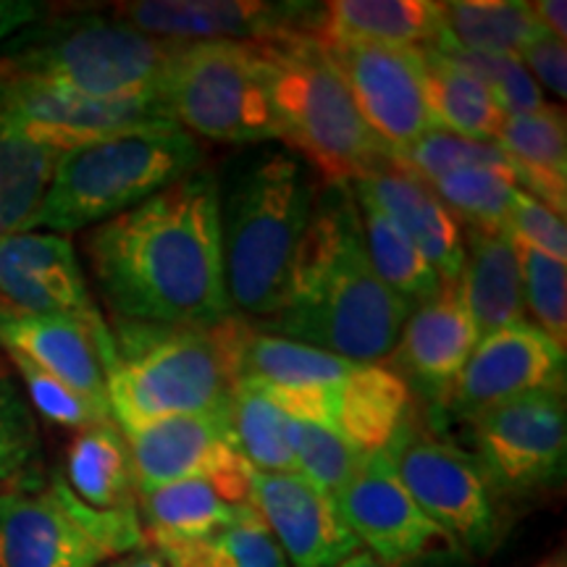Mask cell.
Segmentation results:
<instances>
[{"label":"cell","mask_w":567,"mask_h":567,"mask_svg":"<svg viewBox=\"0 0 567 567\" xmlns=\"http://www.w3.org/2000/svg\"><path fill=\"white\" fill-rule=\"evenodd\" d=\"M221 187L197 166L87 237L97 287L124 321L210 329L234 316L224 276Z\"/></svg>","instance_id":"cell-1"},{"label":"cell","mask_w":567,"mask_h":567,"mask_svg":"<svg viewBox=\"0 0 567 567\" xmlns=\"http://www.w3.org/2000/svg\"><path fill=\"white\" fill-rule=\"evenodd\" d=\"M408 316L373 271L358 205L344 187H331L316 200L287 297L260 321L264 331L373 365L394 352Z\"/></svg>","instance_id":"cell-2"},{"label":"cell","mask_w":567,"mask_h":567,"mask_svg":"<svg viewBox=\"0 0 567 567\" xmlns=\"http://www.w3.org/2000/svg\"><path fill=\"white\" fill-rule=\"evenodd\" d=\"M250 329L237 316L210 329L118 318L111 329L116 352L109 371L113 421L126 434L163 417L203 415L229 405Z\"/></svg>","instance_id":"cell-3"},{"label":"cell","mask_w":567,"mask_h":567,"mask_svg":"<svg viewBox=\"0 0 567 567\" xmlns=\"http://www.w3.org/2000/svg\"><path fill=\"white\" fill-rule=\"evenodd\" d=\"M316 200L310 172L287 153L258 155L229 182L218 213L231 310L258 321L279 313Z\"/></svg>","instance_id":"cell-4"},{"label":"cell","mask_w":567,"mask_h":567,"mask_svg":"<svg viewBox=\"0 0 567 567\" xmlns=\"http://www.w3.org/2000/svg\"><path fill=\"white\" fill-rule=\"evenodd\" d=\"M264 63L279 140L331 187L360 182L389 163L326 45L310 32L255 42Z\"/></svg>","instance_id":"cell-5"},{"label":"cell","mask_w":567,"mask_h":567,"mask_svg":"<svg viewBox=\"0 0 567 567\" xmlns=\"http://www.w3.org/2000/svg\"><path fill=\"white\" fill-rule=\"evenodd\" d=\"M203 163V147L179 126L126 130L61 153L30 231L69 234L132 210Z\"/></svg>","instance_id":"cell-6"},{"label":"cell","mask_w":567,"mask_h":567,"mask_svg":"<svg viewBox=\"0 0 567 567\" xmlns=\"http://www.w3.org/2000/svg\"><path fill=\"white\" fill-rule=\"evenodd\" d=\"M182 42L155 40L116 17H71L21 38L0 76H21L101 101L161 95Z\"/></svg>","instance_id":"cell-7"},{"label":"cell","mask_w":567,"mask_h":567,"mask_svg":"<svg viewBox=\"0 0 567 567\" xmlns=\"http://www.w3.org/2000/svg\"><path fill=\"white\" fill-rule=\"evenodd\" d=\"M161 97L168 118L189 137L221 145L279 140L255 42H182Z\"/></svg>","instance_id":"cell-8"},{"label":"cell","mask_w":567,"mask_h":567,"mask_svg":"<svg viewBox=\"0 0 567 567\" xmlns=\"http://www.w3.org/2000/svg\"><path fill=\"white\" fill-rule=\"evenodd\" d=\"M145 542L137 509H92L63 478L0 492V567H97Z\"/></svg>","instance_id":"cell-9"},{"label":"cell","mask_w":567,"mask_h":567,"mask_svg":"<svg viewBox=\"0 0 567 567\" xmlns=\"http://www.w3.org/2000/svg\"><path fill=\"white\" fill-rule=\"evenodd\" d=\"M421 513L467 555H488L502 526L481 465L457 446L408 423L381 452Z\"/></svg>","instance_id":"cell-10"},{"label":"cell","mask_w":567,"mask_h":567,"mask_svg":"<svg viewBox=\"0 0 567 567\" xmlns=\"http://www.w3.org/2000/svg\"><path fill=\"white\" fill-rule=\"evenodd\" d=\"M124 436L137 492L200 478L231 505H250L252 467L234 444L229 405L203 415L163 417Z\"/></svg>","instance_id":"cell-11"},{"label":"cell","mask_w":567,"mask_h":567,"mask_svg":"<svg viewBox=\"0 0 567 567\" xmlns=\"http://www.w3.org/2000/svg\"><path fill=\"white\" fill-rule=\"evenodd\" d=\"M565 392H536L488 410L473 423L488 486L526 494L555 486L565 473Z\"/></svg>","instance_id":"cell-12"},{"label":"cell","mask_w":567,"mask_h":567,"mask_svg":"<svg viewBox=\"0 0 567 567\" xmlns=\"http://www.w3.org/2000/svg\"><path fill=\"white\" fill-rule=\"evenodd\" d=\"M0 122L55 153H69L111 134L166 124L172 118L161 95L101 101L48 82L0 76Z\"/></svg>","instance_id":"cell-13"},{"label":"cell","mask_w":567,"mask_h":567,"mask_svg":"<svg viewBox=\"0 0 567 567\" xmlns=\"http://www.w3.org/2000/svg\"><path fill=\"white\" fill-rule=\"evenodd\" d=\"M354 109L386 153L402 151L436 130L425 103L423 59L417 48L331 45Z\"/></svg>","instance_id":"cell-14"},{"label":"cell","mask_w":567,"mask_h":567,"mask_svg":"<svg viewBox=\"0 0 567 567\" xmlns=\"http://www.w3.org/2000/svg\"><path fill=\"white\" fill-rule=\"evenodd\" d=\"M565 350L523 321L481 339L446 394V405L460 417L476 421L488 410L536 392H563Z\"/></svg>","instance_id":"cell-15"},{"label":"cell","mask_w":567,"mask_h":567,"mask_svg":"<svg viewBox=\"0 0 567 567\" xmlns=\"http://www.w3.org/2000/svg\"><path fill=\"white\" fill-rule=\"evenodd\" d=\"M321 3L264 0H134L113 17L155 40L172 42H264L284 34H313Z\"/></svg>","instance_id":"cell-16"},{"label":"cell","mask_w":567,"mask_h":567,"mask_svg":"<svg viewBox=\"0 0 567 567\" xmlns=\"http://www.w3.org/2000/svg\"><path fill=\"white\" fill-rule=\"evenodd\" d=\"M0 313L97 321L74 245L63 234L21 231L0 239Z\"/></svg>","instance_id":"cell-17"},{"label":"cell","mask_w":567,"mask_h":567,"mask_svg":"<svg viewBox=\"0 0 567 567\" xmlns=\"http://www.w3.org/2000/svg\"><path fill=\"white\" fill-rule=\"evenodd\" d=\"M250 505L289 567H339L360 549L337 502L302 473H255Z\"/></svg>","instance_id":"cell-18"},{"label":"cell","mask_w":567,"mask_h":567,"mask_svg":"<svg viewBox=\"0 0 567 567\" xmlns=\"http://www.w3.org/2000/svg\"><path fill=\"white\" fill-rule=\"evenodd\" d=\"M337 507L354 538L389 565L402 567L410 559L423 557L439 542H446L442 530L421 513L381 452L363 457L354 478L339 494Z\"/></svg>","instance_id":"cell-19"},{"label":"cell","mask_w":567,"mask_h":567,"mask_svg":"<svg viewBox=\"0 0 567 567\" xmlns=\"http://www.w3.org/2000/svg\"><path fill=\"white\" fill-rule=\"evenodd\" d=\"M0 350L19 354L90 400L109 405L113 365L111 326L69 316L0 313Z\"/></svg>","instance_id":"cell-20"},{"label":"cell","mask_w":567,"mask_h":567,"mask_svg":"<svg viewBox=\"0 0 567 567\" xmlns=\"http://www.w3.org/2000/svg\"><path fill=\"white\" fill-rule=\"evenodd\" d=\"M352 189L408 234L410 243L434 266L444 287L460 281L465 239L452 213L444 208L429 184L386 163L379 172L354 182Z\"/></svg>","instance_id":"cell-21"},{"label":"cell","mask_w":567,"mask_h":567,"mask_svg":"<svg viewBox=\"0 0 567 567\" xmlns=\"http://www.w3.org/2000/svg\"><path fill=\"white\" fill-rule=\"evenodd\" d=\"M476 344V326L467 316L460 287L446 284L434 300L408 316L392 354L402 379L408 375L425 392L446 396Z\"/></svg>","instance_id":"cell-22"},{"label":"cell","mask_w":567,"mask_h":567,"mask_svg":"<svg viewBox=\"0 0 567 567\" xmlns=\"http://www.w3.org/2000/svg\"><path fill=\"white\" fill-rule=\"evenodd\" d=\"M457 287L467 316L476 326L478 342L528 321L517 243L507 229L467 231L465 264Z\"/></svg>","instance_id":"cell-23"},{"label":"cell","mask_w":567,"mask_h":567,"mask_svg":"<svg viewBox=\"0 0 567 567\" xmlns=\"http://www.w3.org/2000/svg\"><path fill=\"white\" fill-rule=\"evenodd\" d=\"M442 34V11L431 0H331L321 3L313 38L331 45L429 48Z\"/></svg>","instance_id":"cell-24"},{"label":"cell","mask_w":567,"mask_h":567,"mask_svg":"<svg viewBox=\"0 0 567 567\" xmlns=\"http://www.w3.org/2000/svg\"><path fill=\"white\" fill-rule=\"evenodd\" d=\"M410 384L392 368L354 365L337 386L331 429L360 455L384 452L410 417Z\"/></svg>","instance_id":"cell-25"},{"label":"cell","mask_w":567,"mask_h":567,"mask_svg":"<svg viewBox=\"0 0 567 567\" xmlns=\"http://www.w3.org/2000/svg\"><path fill=\"white\" fill-rule=\"evenodd\" d=\"M494 142L507 155L517 187L565 218L567 140L563 111L547 105L536 113L505 116Z\"/></svg>","instance_id":"cell-26"},{"label":"cell","mask_w":567,"mask_h":567,"mask_svg":"<svg viewBox=\"0 0 567 567\" xmlns=\"http://www.w3.org/2000/svg\"><path fill=\"white\" fill-rule=\"evenodd\" d=\"M358 363L295 339L250 329L239 354V381L281 394L331 392Z\"/></svg>","instance_id":"cell-27"},{"label":"cell","mask_w":567,"mask_h":567,"mask_svg":"<svg viewBox=\"0 0 567 567\" xmlns=\"http://www.w3.org/2000/svg\"><path fill=\"white\" fill-rule=\"evenodd\" d=\"M66 486L92 509H137V481L116 421L82 429L69 446Z\"/></svg>","instance_id":"cell-28"},{"label":"cell","mask_w":567,"mask_h":567,"mask_svg":"<svg viewBox=\"0 0 567 567\" xmlns=\"http://www.w3.org/2000/svg\"><path fill=\"white\" fill-rule=\"evenodd\" d=\"M442 34L434 45H452L467 53L520 59L542 27L523 0H452L439 3Z\"/></svg>","instance_id":"cell-29"},{"label":"cell","mask_w":567,"mask_h":567,"mask_svg":"<svg viewBox=\"0 0 567 567\" xmlns=\"http://www.w3.org/2000/svg\"><path fill=\"white\" fill-rule=\"evenodd\" d=\"M140 523L145 538L161 544L197 542L237 520L245 505H231L208 481L189 478L137 492Z\"/></svg>","instance_id":"cell-30"},{"label":"cell","mask_w":567,"mask_h":567,"mask_svg":"<svg viewBox=\"0 0 567 567\" xmlns=\"http://www.w3.org/2000/svg\"><path fill=\"white\" fill-rule=\"evenodd\" d=\"M423 59L425 103L436 130L476 142H494L505 113L476 76L442 59L431 48H417Z\"/></svg>","instance_id":"cell-31"},{"label":"cell","mask_w":567,"mask_h":567,"mask_svg":"<svg viewBox=\"0 0 567 567\" xmlns=\"http://www.w3.org/2000/svg\"><path fill=\"white\" fill-rule=\"evenodd\" d=\"M354 205H358L360 226H363L368 258L379 279L400 297L410 313L423 302L434 300L444 284L434 266L423 258V252L410 243L408 234L365 197L354 195Z\"/></svg>","instance_id":"cell-32"},{"label":"cell","mask_w":567,"mask_h":567,"mask_svg":"<svg viewBox=\"0 0 567 567\" xmlns=\"http://www.w3.org/2000/svg\"><path fill=\"white\" fill-rule=\"evenodd\" d=\"M61 153L0 122V239L30 231Z\"/></svg>","instance_id":"cell-33"},{"label":"cell","mask_w":567,"mask_h":567,"mask_svg":"<svg viewBox=\"0 0 567 567\" xmlns=\"http://www.w3.org/2000/svg\"><path fill=\"white\" fill-rule=\"evenodd\" d=\"M155 549L166 567H289L252 505H245L237 520L216 534L197 542L161 544Z\"/></svg>","instance_id":"cell-34"},{"label":"cell","mask_w":567,"mask_h":567,"mask_svg":"<svg viewBox=\"0 0 567 567\" xmlns=\"http://www.w3.org/2000/svg\"><path fill=\"white\" fill-rule=\"evenodd\" d=\"M229 423L239 455L255 473H300L292 450V415L247 381L234 386Z\"/></svg>","instance_id":"cell-35"},{"label":"cell","mask_w":567,"mask_h":567,"mask_svg":"<svg viewBox=\"0 0 567 567\" xmlns=\"http://www.w3.org/2000/svg\"><path fill=\"white\" fill-rule=\"evenodd\" d=\"M431 189L452 213L457 226L467 231H502L507 229L509 208H513L517 187L513 176L492 172V168H463L442 179L431 182Z\"/></svg>","instance_id":"cell-36"},{"label":"cell","mask_w":567,"mask_h":567,"mask_svg":"<svg viewBox=\"0 0 567 567\" xmlns=\"http://www.w3.org/2000/svg\"><path fill=\"white\" fill-rule=\"evenodd\" d=\"M389 163L425 184L463 168H492L515 179L507 155L496 142H476L446 130H429L402 151L389 153ZM517 184V182H515Z\"/></svg>","instance_id":"cell-37"},{"label":"cell","mask_w":567,"mask_h":567,"mask_svg":"<svg viewBox=\"0 0 567 567\" xmlns=\"http://www.w3.org/2000/svg\"><path fill=\"white\" fill-rule=\"evenodd\" d=\"M292 450L297 471L334 502L365 457L329 425L297 421V417H292Z\"/></svg>","instance_id":"cell-38"},{"label":"cell","mask_w":567,"mask_h":567,"mask_svg":"<svg viewBox=\"0 0 567 567\" xmlns=\"http://www.w3.org/2000/svg\"><path fill=\"white\" fill-rule=\"evenodd\" d=\"M442 59L455 63L463 71L484 84L492 92V97L499 105L505 116L513 113H536L547 109L542 87H538L528 69L523 66L520 59H507V55H481L467 53L452 45H429Z\"/></svg>","instance_id":"cell-39"},{"label":"cell","mask_w":567,"mask_h":567,"mask_svg":"<svg viewBox=\"0 0 567 567\" xmlns=\"http://www.w3.org/2000/svg\"><path fill=\"white\" fill-rule=\"evenodd\" d=\"M517 243V239H515ZM517 258L523 271V305L536 318L538 329L559 350L567 344V271L565 264L534 247L517 243Z\"/></svg>","instance_id":"cell-40"},{"label":"cell","mask_w":567,"mask_h":567,"mask_svg":"<svg viewBox=\"0 0 567 567\" xmlns=\"http://www.w3.org/2000/svg\"><path fill=\"white\" fill-rule=\"evenodd\" d=\"M11 363L17 365L21 379H24L27 394H30L32 405L38 408L42 417L55 425H66V429H90V425L113 421L111 410L101 405V402L90 400L74 389L63 384L55 375L45 373L42 368L32 365L30 360L19 358V354H9Z\"/></svg>","instance_id":"cell-41"},{"label":"cell","mask_w":567,"mask_h":567,"mask_svg":"<svg viewBox=\"0 0 567 567\" xmlns=\"http://www.w3.org/2000/svg\"><path fill=\"white\" fill-rule=\"evenodd\" d=\"M40 436L32 410L13 386V381L0 371V481H11L38 460Z\"/></svg>","instance_id":"cell-42"},{"label":"cell","mask_w":567,"mask_h":567,"mask_svg":"<svg viewBox=\"0 0 567 567\" xmlns=\"http://www.w3.org/2000/svg\"><path fill=\"white\" fill-rule=\"evenodd\" d=\"M507 231L513 234L520 245L534 247V250L549 255V258L565 264L567 260V229L565 218L549 210L547 205L538 203L523 189H517L513 208H509Z\"/></svg>","instance_id":"cell-43"},{"label":"cell","mask_w":567,"mask_h":567,"mask_svg":"<svg viewBox=\"0 0 567 567\" xmlns=\"http://www.w3.org/2000/svg\"><path fill=\"white\" fill-rule=\"evenodd\" d=\"M520 61L534 80L542 82L544 87L551 92V95L559 97V101H565L567 51H565L563 40L551 38V34H547V32L538 34V38L526 48V53L520 55Z\"/></svg>","instance_id":"cell-44"},{"label":"cell","mask_w":567,"mask_h":567,"mask_svg":"<svg viewBox=\"0 0 567 567\" xmlns=\"http://www.w3.org/2000/svg\"><path fill=\"white\" fill-rule=\"evenodd\" d=\"M40 13V6L30 0H0V42L38 21Z\"/></svg>","instance_id":"cell-45"},{"label":"cell","mask_w":567,"mask_h":567,"mask_svg":"<svg viewBox=\"0 0 567 567\" xmlns=\"http://www.w3.org/2000/svg\"><path fill=\"white\" fill-rule=\"evenodd\" d=\"M530 11H534L538 27H542L544 32L565 42V38H567V3L565 0H538V3H530Z\"/></svg>","instance_id":"cell-46"},{"label":"cell","mask_w":567,"mask_h":567,"mask_svg":"<svg viewBox=\"0 0 567 567\" xmlns=\"http://www.w3.org/2000/svg\"><path fill=\"white\" fill-rule=\"evenodd\" d=\"M339 567H400V565H389V563H384V559L371 555L368 549H358L352 557H347Z\"/></svg>","instance_id":"cell-47"},{"label":"cell","mask_w":567,"mask_h":567,"mask_svg":"<svg viewBox=\"0 0 567 567\" xmlns=\"http://www.w3.org/2000/svg\"><path fill=\"white\" fill-rule=\"evenodd\" d=\"M109 567H166L163 565V559L158 555H132L126 559H118V563H113Z\"/></svg>","instance_id":"cell-48"},{"label":"cell","mask_w":567,"mask_h":567,"mask_svg":"<svg viewBox=\"0 0 567 567\" xmlns=\"http://www.w3.org/2000/svg\"><path fill=\"white\" fill-rule=\"evenodd\" d=\"M538 567H563V563H559V559H549V563H544V565H538Z\"/></svg>","instance_id":"cell-49"}]
</instances>
